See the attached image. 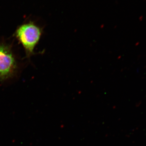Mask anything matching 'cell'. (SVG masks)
Instances as JSON below:
<instances>
[{"mask_svg": "<svg viewBox=\"0 0 146 146\" xmlns=\"http://www.w3.org/2000/svg\"><path fill=\"white\" fill-rule=\"evenodd\" d=\"M43 29L33 22L22 24L16 29L14 36L22 45L27 58L35 54L34 50L42 36Z\"/></svg>", "mask_w": 146, "mask_h": 146, "instance_id": "1", "label": "cell"}, {"mask_svg": "<svg viewBox=\"0 0 146 146\" xmlns=\"http://www.w3.org/2000/svg\"><path fill=\"white\" fill-rule=\"evenodd\" d=\"M18 69V63L11 46L6 42H0V82L13 78Z\"/></svg>", "mask_w": 146, "mask_h": 146, "instance_id": "2", "label": "cell"}]
</instances>
